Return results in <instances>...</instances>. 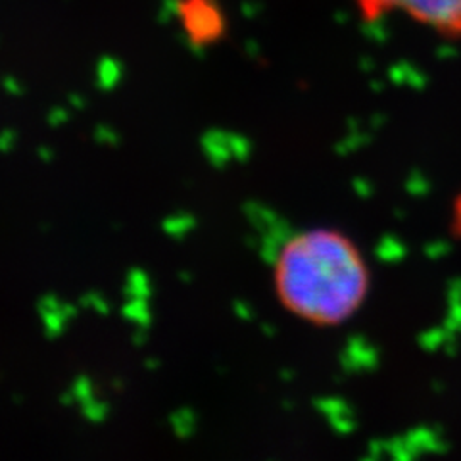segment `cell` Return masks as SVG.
<instances>
[{
	"mask_svg": "<svg viewBox=\"0 0 461 461\" xmlns=\"http://www.w3.org/2000/svg\"><path fill=\"white\" fill-rule=\"evenodd\" d=\"M279 304L315 327L348 323L366 306L371 269L352 237L339 229H302L288 237L273 262Z\"/></svg>",
	"mask_w": 461,
	"mask_h": 461,
	"instance_id": "6da1fadb",
	"label": "cell"
},
{
	"mask_svg": "<svg viewBox=\"0 0 461 461\" xmlns=\"http://www.w3.org/2000/svg\"><path fill=\"white\" fill-rule=\"evenodd\" d=\"M452 223L456 235L461 239V194L454 202V215H452Z\"/></svg>",
	"mask_w": 461,
	"mask_h": 461,
	"instance_id": "3957f363",
	"label": "cell"
},
{
	"mask_svg": "<svg viewBox=\"0 0 461 461\" xmlns=\"http://www.w3.org/2000/svg\"><path fill=\"white\" fill-rule=\"evenodd\" d=\"M367 20L403 14L442 35H461V0H357Z\"/></svg>",
	"mask_w": 461,
	"mask_h": 461,
	"instance_id": "7a4b0ae2",
	"label": "cell"
}]
</instances>
